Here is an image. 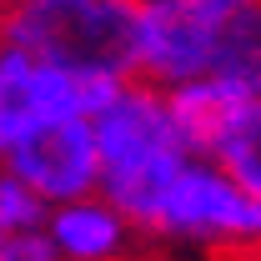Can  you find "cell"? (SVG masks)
Wrapping results in <instances>:
<instances>
[{
    "label": "cell",
    "mask_w": 261,
    "mask_h": 261,
    "mask_svg": "<svg viewBox=\"0 0 261 261\" xmlns=\"http://www.w3.org/2000/svg\"><path fill=\"white\" fill-rule=\"evenodd\" d=\"M56 116H86L81 111V75L56 70L15 45H0V151L20 141L31 126Z\"/></svg>",
    "instance_id": "52a82bcc"
},
{
    "label": "cell",
    "mask_w": 261,
    "mask_h": 261,
    "mask_svg": "<svg viewBox=\"0 0 261 261\" xmlns=\"http://www.w3.org/2000/svg\"><path fill=\"white\" fill-rule=\"evenodd\" d=\"M0 161L25 186H35L50 206L91 196L100 181V151L86 116H56V121L31 126L20 141H10L0 151Z\"/></svg>",
    "instance_id": "5b68a950"
},
{
    "label": "cell",
    "mask_w": 261,
    "mask_h": 261,
    "mask_svg": "<svg viewBox=\"0 0 261 261\" xmlns=\"http://www.w3.org/2000/svg\"><path fill=\"white\" fill-rule=\"evenodd\" d=\"M86 121H91V136H96L100 166H136V161H151V156L186 151L181 136H176V121H171L166 91L141 81V75H130Z\"/></svg>",
    "instance_id": "8992f818"
},
{
    "label": "cell",
    "mask_w": 261,
    "mask_h": 261,
    "mask_svg": "<svg viewBox=\"0 0 261 261\" xmlns=\"http://www.w3.org/2000/svg\"><path fill=\"white\" fill-rule=\"evenodd\" d=\"M0 261H61V251L50 246L45 226H35V231H5V236H0Z\"/></svg>",
    "instance_id": "8fae6325"
},
{
    "label": "cell",
    "mask_w": 261,
    "mask_h": 261,
    "mask_svg": "<svg viewBox=\"0 0 261 261\" xmlns=\"http://www.w3.org/2000/svg\"><path fill=\"white\" fill-rule=\"evenodd\" d=\"M136 5L141 0H10L0 45L70 75H136Z\"/></svg>",
    "instance_id": "6da1fadb"
},
{
    "label": "cell",
    "mask_w": 261,
    "mask_h": 261,
    "mask_svg": "<svg viewBox=\"0 0 261 261\" xmlns=\"http://www.w3.org/2000/svg\"><path fill=\"white\" fill-rule=\"evenodd\" d=\"M166 106L186 156L216 161L236 186L261 196V75H196L166 86Z\"/></svg>",
    "instance_id": "3957f363"
},
{
    "label": "cell",
    "mask_w": 261,
    "mask_h": 261,
    "mask_svg": "<svg viewBox=\"0 0 261 261\" xmlns=\"http://www.w3.org/2000/svg\"><path fill=\"white\" fill-rule=\"evenodd\" d=\"M241 70L261 75V5L211 20L191 0H141L136 5V75L151 86H181L196 75Z\"/></svg>",
    "instance_id": "7a4b0ae2"
},
{
    "label": "cell",
    "mask_w": 261,
    "mask_h": 261,
    "mask_svg": "<svg viewBox=\"0 0 261 261\" xmlns=\"http://www.w3.org/2000/svg\"><path fill=\"white\" fill-rule=\"evenodd\" d=\"M45 211H50V201L25 186L15 171H0V236L5 231H35L45 226Z\"/></svg>",
    "instance_id": "30bf717a"
},
{
    "label": "cell",
    "mask_w": 261,
    "mask_h": 261,
    "mask_svg": "<svg viewBox=\"0 0 261 261\" xmlns=\"http://www.w3.org/2000/svg\"><path fill=\"white\" fill-rule=\"evenodd\" d=\"M151 231L181 236V241H216V246H246L261 236V196L236 186L226 171L206 156H186L171 171L156 206Z\"/></svg>",
    "instance_id": "277c9868"
},
{
    "label": "cell",
    "mask_w": 261,
    "mask_h": 261,
    "mask_svg": "<svg viewBox=\"0 0 261 261\" xmlns=\"http://www.w3.org/2000/svg\"><path fill=\"white\" fill-rule=\"evenodd\" d=\"M201 15H211V20H231V15H241V10H251L261 0H191Z\"/></svg>",
    "instance_id": "7c38bea8"
},
{
    "label": "cell",
    "mask_w": 261,
    "mask_h": 261,
    "mask_svg": "<svg viewBox=\"0 0 261 261\" xmlns=\"http://www.w3.org/2000/svg\"><path fill=\"white\" fill-rule=\"evenodd\" d=\"M45 236L61 251V261H121L130 246V221L100 201L96 191L61 201L45 211Z\"/></svg>",
    "instance_id": "ba28073f"
},
{
    "label": "cell",
    "mask_w": 261,
    "mask_h": 261,
    "mask_svg": "<svg viewBox=\"0 0 261 261\" xmlns=\"http://www.w3.org/2000/svg\"><path fill=\"white\" fill-rule=\"evenodd\" d=\"M186 161V151H171V156H151V161H136V166H100V181L96 196L111 201L130 226L151 231L156 221V206H161V191L171 181V171Z\"/></svg>",
    "instance_id": "9c48e42d"
},
{
    "label": "cell",
    "mask_w": 261,
    "mask_h": 261,
    "mask_svg": "<svg viewBox=\"0 0 261 261\" xmlns=\"http://www.w3.org/2000/svg\"><path fill=\"white\" fill-rule=\"evenodd\" d=\"M0 5H10V0H0Z\"/></svg>",
    "instance_id": "4fadbf2b"
}]
</instances>
